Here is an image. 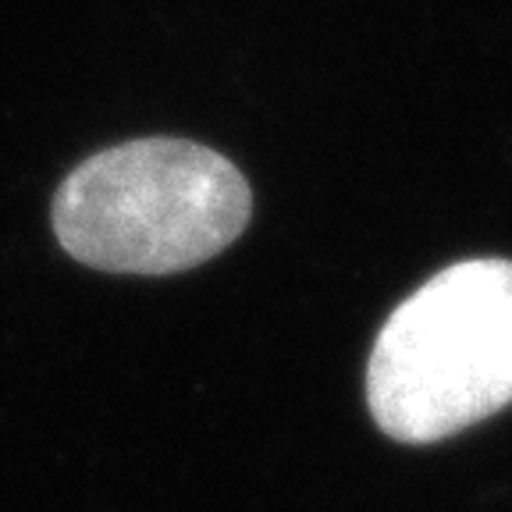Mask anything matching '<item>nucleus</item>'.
I'll return each instance as SVG.
<instances>
[{"label":"nucleus","instance_id":"nucleus-2","mask_svg":"<svg viewBox=\"0 0 512 512\" xmlns=\"http://www.w3.org/2000/svg\"><path fill=\"white\" fill-rule=\"evenodd\" d=\"M377 427L427 445L512 402V264L463 260L388 317L367 363Z\"/></svg>","mask_w":512,"mask_h":512},{"label":"nucleus","instance_id":"nucleus-1","mask_svg":"<svg viewBox=\"0 0 512 512\" xmlns=\"http://www.w3.org/2000/svg\"><path fill=\"white\" fill-rule=\"evenodd\" d=\"M253 192L217 150L185 139H136L96 153L64 178L54 232L86 267L178 274L242 235Z\"/></svg>","mask_w":512,"mask_h":512}]
</instances>
